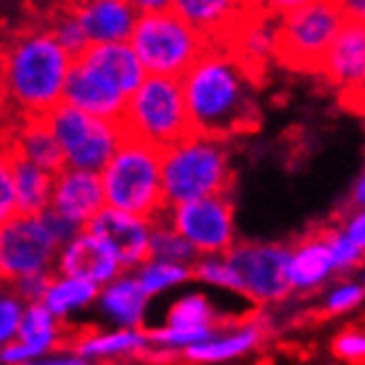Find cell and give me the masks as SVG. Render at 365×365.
Instances as JSON below:
<instances>
[{"instance_id": "cell-1", "label": "cell", "mask_w": 365, "mask_h": 365, "mask_svg": "<svg viewBox=\"0 0 365 365\" xmlns=\"http://www.w3.org/2000/svg\"><path fill=\"white\" fill-rule=\"evenodd\" d=\"M252 80L225 51L210 48L180 77L191 133L228 140L259 125Z\"/></svg>"}, {"instance_id": "cell-2", "label": "cell", "mask_w": 365, "mask_h": 365, "mask_svg": "<svg viewBox=\"0 0 365 365\" xmlns=\"http://www.w3.org/2000/svg\"><path fill=\"white\" fill-rule=\"evenodd\" d=\"M69 66L72 58L56 46L48 29H29L14 37L3 53V85L29 117H43L61 103Z\"/></svg>"}, {"instance_id": "cell-3", "label": "cell", "mask_w": 365, "mask_h": 365, "mask_svg": "<svg viewBox=\"0 0 365 365\" xmlns=\"http://www.w3.org/2000/svg\"><path fill=\"white\" fill-rule=\"evenodd\" d=\"M230 180L228 140L191 133L162 154V193L167 210L207 196H225Z\"/></svg>"}, {"instance_id": "cell-4", "label": "cell", "mask_w": 365, "mask_h": 365, "mask_svg": "<svg viewBox=\"0 0 365 365\" xmlns=\"http://www.w3.org/2000/svg\"><path fill=\"white\" fill-rule=\"evenodd\" d=\"M98 178L103 204L109 210L143 217L148 222L167 212L162 193V154L154 148L133 138H122Z\"/></svg>"}, {"instance_id": "cell-5", "label": "cell", "mask_w": 365, "mask_h": 365, "mask_svg": "<svg viewBox=\"0 0 365 365\" xmlns=\"http://www.w3.org/2000/svg\"><path fill=\"white\" fill-rule=\"evenodd\" d=\"M275 21L273 56L286 69L318 74L320 61L349 19L344 3H283Z\"/></svg>"}, {"instance_id": "cell-6", "label": "cell", "mask_w": 365, "mask_h": 365, "mask_svg": "<svg viewBox=\"0 0 365 365\" xmlns=\"http://www.w3.org/2000/svg\"><path fill=\"white\" fill-rule=\"evenodd\" d=\"M117 128L122 138H133L159 154L178 146L182 138L191 135L180 80L146 77L140 88L128 98L125 114Z\"/></svg>"}, {"instance_id": "cell-7", "label": "cell", "mask_w": 365, "mask_h": 365, "mask_svg": "<svg viewBox=\"0 0 365 365\" xmlns=\"http://www.w3.org/2000/svg\"><path fill=\"white\" fill-rule=\"evenodd\" d=\"M128 46L148 77L180 80L210 51L212 43L199 29L185 24L173 9H165L156 14H138Z\"/></svg>"}, {"instance_id": "cell-8", "label": "cell", "mask_w": 365, "mask_h": 365, "mask_svg": "<svg viewBox=\"0 0 365 365\" xmlns=\"http://www.w3.org/2000/svg\"><path fill=\"white\" fill-rule=\"evenodd\" d=\"M43 119L48 130L53 133L69 170L101 175V170L106 167L122 140L117 125L93 119L66 103H58L51 111H46Z\"/></svg>"}, {"instance_id": "cell-9", "label": "cell", "mask_w": 365, "mask_h": 365, "mask_svg": "<svg viewBox=\"0 0 365 365\" xmlns=\"http://www.w3.org/2000/svg\"><path fill=\"white\" fill-rule=\"evenodd\" d=\"M236 292L249 297L257 304H270L289 297V249L273 247V244H241L225 252Z\"/></svg>"}, {"instance_id": "cell-10", "label": "cell", "mask_w": 365, "mask_h": 365, "mask_svg": "<svg viewBox=\"0 0 365 365\" xmlns=\"http://www.w3.org/2000/svg\"><path fill=\"white\" fill-rule=\"evenodd\" d=\"M170 212V228L193 247L196 255H225L236 238L233 204L228 196H207L188 204H178Z\"/></svg>"}, {"instance_id": "cell-11", "label": "cell", "mask_w": 365, "mask_h": 365, "mask_svg": "<svg viewBox=\"0 0 365 365\" xmlns=\"http://www.w3.org/2000/svg\"><path fill=\"white\" fill-rule=\"evenodd\" d=\"M58 244L40 217H14L0 228V281L48 273Z\"/></svg>"}, {"instance_id": "cell-12", "label": "cell", "mask_w": 365, "mask_h": 365, "mask_svg": "<svg viewBox=\"0 0 365 365\" xmlns=\"http://www.w3.org/2000/svg\"><path fill=\"white\" fill-rule=\"evenodd\" d=\"M83 230L96 236L103 247L109 249L122 270L125 267H140L143 262H148V236H151V222L148 220L103 207Z\"/></svg>"}, {"instance_id": "cell-13", "label": "cell", "mask_w": 365, "mask_h": 365, "mask_svg": "<svg viewBox=\"0 0 365 365\" xmlns=\"http://www.w3.org/2000/svg\"><path fill=\"white\" fill-rule=\"evenodd\" d=\"M318 77H326V83L339 88V91L349 96L355 93L360 98L365 77V29L363 21L347 19L344 27L339 29L336 40L331 43L326 51L323 61H320Z\"/></svg>"}, {"instance_id": "cell-14", "label": "cell", "mask_w": 365, "mask_h": 365, "mask_svg": "<svg viewBox=\"0 0 365 365\" xmlns=\"http://www.w3.org/2000/svg\"><path fill=\"white\" fill-rule=\"evenodd\" d=\"M103 188L101 178L96 173L83 170H69L64 167L53 178V191H51V207L58 217L74 222L77 228H85L101 210H103Z\"/></svg>"}, {"instance_id": "cell-15", "label": "cell", "mask_w": 365, "mask_h": 365, "mask_svg": "<svg viewBox=\"0 0 365 365\" xmlns=\"http://www.w3.org/2000/svg\"><path fill=\"white\" fill-rule=\"evenodd\" d=\"M61 103L83 111V114H88L93 119L119 125L128 98L114 91V88H109L106 83H101L96 74L83 69L77 61H72L64 80V91H61Z\"/></svg>"}, {"instance_id": "cell-16", "label": "cell", "mask_w": 365, "mask_h": 365, "mask_svg": "<svg viewBox=\"0 0 365 365\" xmlns=\"http://www.w3.org/2000/svg\"><path fill=\"white\" fill-rule=\"evenodd\" d=\"M77 64L96 74L101 83H106L125 98L140 88V83L148 74L143 72L140 61L135 58L133 48L128 43H106V46H88L80 58H74Z\"/></svg>"}, {"instance_id": "cell-17", "label": "cell", "mask_w": 365, "mask_h": 365, "mask_svg": "<svg viewBox=\"0 0 365 365\" xmlns=\"http://www.w3.org/2000/svg\"><path fill=\"white\" fill-rule=\"evenodd\" d=\"M58 270H61V278H83V281H91L98 289H103L106 283L119 278L122 267L98 238L80 230L69 244L61 247Z\"/></svg>"}, {"instance_id": "cell-18", "label": "cell", "mask_w": 365, "mask_h": 365, "mask_svg": "<svg viewBox=\"0 0 365 365\" xmlns=\"http://www.w3.org/2000/svg\"><path fill=\"white\" fill-rule=\"evenodd\" d=\"M74 16L80 21L88 46H106V43H128L138 21V11L133 3L122 0H96L74 6Z\"/></svg>"}, {"instance_id": "cell-19", "label": "cell", "mask_w": 365, "mask_h": 365, "mask_svg": "<svg viewBox=\"0 0 365 365\" xmlns=\"http://www.w3.org/2000/svg\"><path fill=\"white\" fill-rule=\"evenodd\" d=\"M334 259L329 252V236L326 230H318L302 241L299 247L289 252V265H286V278L289 289L299 292H312L320 283L334 273Z\"/></svg>"}, {"instance_id": "cell-20", "label": "cell", "mask_w": 365, "mask_h": 365, "mask_svg": "<svg viewBox=\"0 0 365 365\" xmlns=\"http://www.w3.org/2000/svg\"><path fill=\"white\" fill-rule=\"evenodd\" d=\"M11 165V182L16 196V212L21 217H40L51 207V191H53V175L43 173L32 162L21 159L6 146Z\"/></svg>"}, {"instance_id": "cell-21", "label": "cell", "mask_w": 365, "mask_h": 365, "mask_svg": "<svg viewBox=\"0 0 365 365\" xmlns=\"http://www.w3.org/2000/svg\"><path fill=\"white\" fill-rule=\"evenodd\" d=\"M9 148L21 159L40 167L43 173L53 175V178L66 167L64 154H61V148H58L53 133L48 130L43 117H27V122L19 128L16 138H14V143Z\"/></svg>"}, {"instance_id": "cell-22", "label": "cell", "mask_w": 365, "mask_h": 365, "mask_svg": "<svg viewBox=\"0 0 365 365\" xmlns=\"http://www.w3.org/2000/svg\"><path fill=\"white\" fill-rule=\"evenodd\" d=\"M98 299L103 312L122 323L128 331H138V326L143 323L148 297L133 275H119L111 283H106L98 292Z\"/></svg>"}, {"instance_id": "cell-23", "label": "cell", "mask_w": 365, "mask_h": 365, "mask_svg": "<svg viewBox=\"0 0 365 365\" xmlns=\"http://www.w3.org/2000/svg\"><path fill=\"white\" fill-rule=\"evenodd\" d=\"M262 336H265V329L259 323H244L233 334H225V336L215 334L207 341L188 347L185 349V357L193 360V363H222V360H233V357H241L244 352L255 349L262 341Z\"/></svg>"}, {"instance_id": "cell-24", "label": "cell", "mask_w": 365, "mask_h": 365, "mask_svg": "<svg viewBox=\"0 0 365 365\" xmlns=\"http://www.w3.org/2000/svg\"><path fill=\"white\" fill-rule=\"evenodd\" d=\"M148 347L146 334L140 331H111V334H83L74 341V355L85 360L98 357H125V355H143Z\"/></svg>"}, {"instance_id": "cell-25", "label": "cell", "mask_w": 365, "mask_h": 365, "mask_svg": "<svg viewBox=\"0 0 365 365\" xmlns=\"http://www.w3.org/2000/svg\"><path fill=\"white\" fill-rule=\"evenodd\" d=\"M170 9L185 24H191L201 35L210 37V43H215L220 32L230 24V19L236 16L238 6L228 0H178V3H170Z\"/></svg>"}, {"instance_id": "cell-26", "label": "cell", "mask_w": 365, "mask_h": 365, "mask_svg": "<svg viewBox=\"0 0 365 365\" xmlns=\"http://www.w3.org/2000/svg\"><path fill=\"white\" fill-rule=\"evenodd\" d=\"M98 286L83 278H53L48 286L46 297H43V307H46L56 320L69 315L72 310H83L98 297Z\"/></svg>"}, {"instance_id": "cell-27", "label": "cell", "mask_w": 365, "mask_h": 365, "mask_svg": "<svg viewBox=\"0 0 365 365\" xmlns=\"http://www.w3.org/2000/svg\"><path fill=\"white\" fill-rule=\"evenodd\" d=\"M148 259L156 262H173V265H185L191 267V262L199 259V255L193 252V247L182 236H178L170 222L154 220L151 222V236H148Z\"/></svg>"}, {"instance_id": "cell-28", "label": "cell", "mask_w": 365, "mask_h": 365, "mask_svg": "<svg viewBox=\"0 0 365 365\" xmlns=\"http://www.w3.org/2000/svg\"><path fill=\"white\" fill-rule=\"evenodd\" d=\"M167 329H215V310L204 294H188L173 304Z\"/></svg>"}, {"instance_id": "cell-29", "label": "cell", "mask_w": 365, "mask_h": 365, "mask_svg": "<svg viewBox=\"0 0 365 365\" xmlns=\"http://www.w3.org/2000/svg\"><path fill=\"white\" fill-rule=\"evenodd\" d=\"M48 35L56 40V46L61 48L69 58H80L88 48V40H85L83 29H80V21L74 16V6H66V9H58L51 16V24H48Z\"/></svg>"}, {"instance_id": "cell-30", "label": "cell", "mask_w": 365, "mask_h": 365, "mask_svg": "<svg viewBox=\"0 0 365 365\" xmlns=\"http://www.w3.org/2000/svg\"><path fill=\"white\" fill-rule=\"evenodd\" d=\"M188 278H193L191 267L185 265H173V262H156V259H148L140 265L135 281L138 286L143 289L146 297L151 294H159L170 289V286H178V283H185Z\"/></svg>"}, {"instance_id": "cell-31", "label": "cell", "mask_w": 365, "mask_h": 365, "mask_svg": "<svg viewBox=\"0 0 365 365\" xmlns=\"http://www.w3.org/2000/svg\"><path fill=\"white\" fill-rule=\"evenodd\" d=\"M58 339H61V331H56V334H43V336L14 339L9 347L0 349V363L24 365V363H32V360H40V357H46L48 352L58 344Z\"/></svg>"}, {"instance_id": "cell-32", "label": "cell", "mask_w": 365, "mask_h": 365, "mask_svg": "<svg viewBox=\"0 0 365 365\" xmlns=\"http://www.w3.org/2000/svg\"><path fill=\"white\" fill-rule=\"evenodd\" d=\"M56 331H58V320L43 307V302H37V304H27L21 312L16 339L43 336V334H56Z\"/></svg>"}, {"instance_id": "cell-33", "label": "cell", "mask_w": 365, "mask_h": 365, "mask_svg": "<svg viewBox=\"0 0 365 365\" xmlns=\"http://www.w3.org/2000/svg\"><path fill=\"white\" fill-rule=\"evenodd\" d=\"M326 236H329V252H331V259H334V267H336V270H349V267H357L363 262V249H357L355 244L341 233V228L326 230Z\"/></svg>"}, {"instance_id": "cell-34", "label": "cell", "mask_w": 365, "mask_h": 365, "mask_svg": "<svg viewBox=\"0 0 365 365\" xmlns=\"http://www.w3.org/2000/svg\"><path fill=\"white\" fill-rule=\"evenodd\" d=\"M21 312H24V304L14 294H0V349L9 347L16 339Z\"/></svg>"}, {"instance_id": "cell-35", "label": "cell", "mask_w": 365, "mask_h": 365, "mask_svg": "<svg viewBox=\"0 0 365 365\" xmlns=\"http://www.w3.org/2000/svg\"><path fill=\"white\" fill-rule=\"evenodd\" d=\"M360 302H363V286L347 281V283H339L334 292H329L323 307H326V312H331V315H341V312L355 310Z\"/></svg>"}, {"instance_id": "cell-36", "label": "cell", "mask_w": 365, "mask_h": 365, "mask_svg": "<svg viewBox=\"0 0 365 365\" xmlns=\"http://www.w3.org/2000/svg\"><path fill=\"white\" fill-rule=\"evenodd\" d=\"M19 217L16 196H14V182H11V165L6 148H0V228Z\"/></svg>"}, {"instance_id": "cell-37", "label": "cell", "mask_w": 365, "mask_h": 365, "mask_svg": "<svg viewBox=\"0 0 365 365\" xmlns=\"http://www.w3.org/2000/svg\"><path fill=\"white\" fill-rule=\"evenodd\" d=\"M51 281H53L51 273H37V275H27V278H19V281H14V289H16L14 297H16L21 304H24V302H27V304H37V302H43Z\"/></svg>"}, {"instance_id": "cell-38", "label": "cell", "mask_w": 365, "mask_h": 365, "mask_svg": "<svg viewBox=\"0 0 365 365\" xmlns=\"http://www.w3.org/2000/svg\"><path fill=\"white\" fill-rule=\"evenodd\" d=\"M334 352L347 363H363L365 357V336L357 329H349L334 339Z\"/></svg>"}, {"instance_id": "cell-39", "label": "cell", "mask_w": 365, "mask_h": 365, "mask_svg": "<svg viewBox=\"0 0 365 365\" xmlns=\"http://www.w3.org/2000/svg\"><path fill=\"white\" fill-rule=\"evenodd\" d=\"M341 233H344V236H347L357 249H365V220H363V212H355V215L347 220V225L341 228Z\"/></svg>"}, {"instance_id": "cell-40", "label": "cell", "mask_w": 365, "mask_h": 365, "mask_svg": "<svg viewBox=\"0 0 365 365\" xmlns=\"http://www.w3.org/2000/svg\"><path fill=\"white\" fill-rule=\"evenodd\" d=\"M24 365H91V360L77 355H56V357H40V360H32V363Z\"/></svg>"}, {"instance_id": "cell-41", "label": "cell", "mask_w": 365, "mask_h": 365, "mask_svg": "<svg viewBox=\"0 0 365 365\" xmlns=\"http://www.w3.org/2000/svg\"><path fill=\"white\" fill-rule=\"evenodd\" d=\"M363 193H365V178L360 175V178H357V182H355V207H357V210L363 207Z\"/></svg>"}]
</instances>
